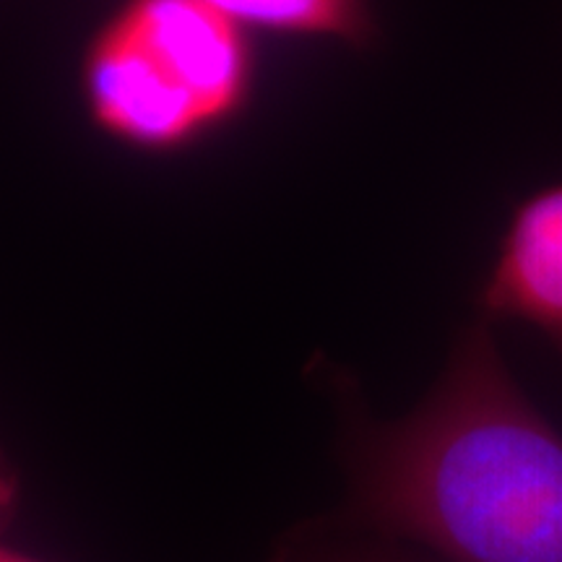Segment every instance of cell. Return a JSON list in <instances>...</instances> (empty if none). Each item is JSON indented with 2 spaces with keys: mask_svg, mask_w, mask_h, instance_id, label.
I'll list each match as a JSON object with an SVG mask.
<instances>
[{
  "mask_svg": "<svg viewBox=\"0 0 562 562\" xmlns=\"http://www.w3.org/2000/svg\"><path fill=\"white\" fill-rule=\"evenodd\" d=\"M364 518L448 562H562V435L510 375L490 321L417 409L351 440Z\"/></svg>",
  "mask_w": 562,
  "mask_h": 562,
  "instance_id": "obj_1",
  "label": "cell"
},
{
  "mask_svg": "<svg viewBox=\"0 0 562 562\" xmlns=\"http://www.w3.org/2000/svg\"><path fill=\"white\" fill-rule=\"evenodd\" d=\"M252 76L237 21L201 0H123L83 50L81 94L110 138L165 154L235 121Z\"/></svg>",
  "mask_w": 562,
  "mask_h": 562,
  "instance_id": "obj_2",
  "label": "cell"
},
{
  "mask_svg": "<svg viewBox=\"0 0 562 562\" xmlns=\"http://www.w3.org/2000/svg\"><path fill=\"white\" fill-rule=\"evenodd\" d=\"M484 321H524L562 355V182L513 211L480 294Z\"/></svg>",
  "mask_w": 562,
  "mask_h": 562,
  "instance_id": "obj_3",
  "label": "cell"
},
{
  "mask_svg": "<svg viewBox=\"0 0 562 562\" xmlns=\"http://www.w3.org/2000/svg\"><path fill=\"white\" fill-rule=\"evenodd\" d=\"M237 24L297 37H326L368 45L375 24L368 0H201Z\"/></svg>",
  "mask_w": 562,
  "mask_h": 562,
  "instance_id": "obj_4",
  "label": "cell"
},
{
  "mask_svg": "<svg viewBox=\"0 0 562 562\" xmlns=\"http://www.w3.org/2000/svg\"><path fill=\"white\" fill-rule=\"evenodd\" d=\"M0 562H42V560L30 558V554H21L19 550H11V547H3V552H0Z\"/></svg>",
  "mask_w": 562,
  "mask_h": 562,
  "instance_id": "obj_5",
  "label": "cell"
}]
</instances>
